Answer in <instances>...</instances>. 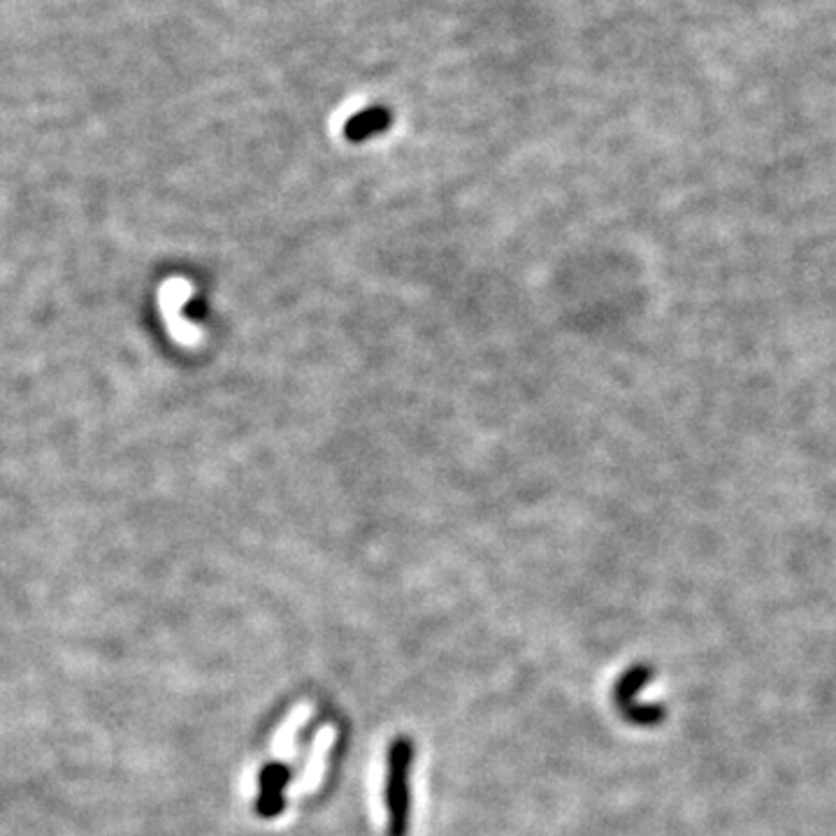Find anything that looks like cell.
<instances>
[{"label": "cell", "instance_id": "obj_1", "mask_svg": "<svg viewBox=\"0 0 836 836\" xmlns=\"http://www.w3.org/2000/svg\"><path fill=\"white\" fill-rule=\"evenodd\" d=\"M412 769V739L398 737L388 748L386 765L388 836H409V830H412Z\"/></svg>", "mask_w": 836, "mask_h": 836}, {"label": "cell", "instance_id": "obj_2", "mask_svg": "<svg viewBox=\"0 0 836 836\" xmlns=\"http://www.w3.org/2000/svg\"><path fill=\"white\" fill-rule=\"evenodd\" d=\"M291 781L288 769L281 762H270L258 774V797H256V813L263 818H275L284 811L286 799L284 792Z\"/></svg>", "mask_w": 836, "mask_h": 836}, {"label": "cell", "instance_id": "obj_3", "mask_svg": "<svg viewBox=\"0 0 836 836\" xmlns=\"http://www.w3.org/2000/svg\"><path fill=\"white\" fill-rule=\"evenodd\" d=\"M393 124V114L386 110V107H367V110L358 112L356 117H351L344 126V135L353 142H363L372 135L384 133L388 126Z\"/></svg>", "mask_w": 836, "mask_h": 836}]
</instances>
